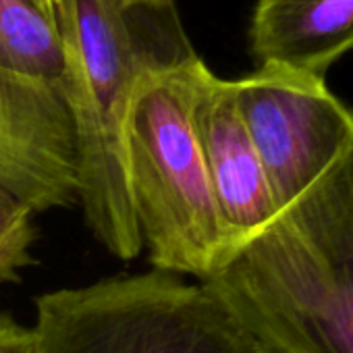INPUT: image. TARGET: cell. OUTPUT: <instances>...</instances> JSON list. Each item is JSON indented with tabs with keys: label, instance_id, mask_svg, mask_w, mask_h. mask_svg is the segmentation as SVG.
<instances>
[{
	"label": "cell",
	"instance_id": "6da1fadb",
	"mask_svg": "<svg viewBox=\"0 0 353 353\" xmlns=\"http://www.w3.org/2000/svg\"><path fill=\"white\" fill-rule=\"evenodd\" d=\"M202 285L264 353H353V143Z\"/></svg>",
	"mask_w": 353,
	"mask_h": 353
},
{
	"label": "cell",
	"instance_id": "7a4b0ae2",
	"mask_svg": "<svg viewBox=\"0 0 353 353\" xmlns=\"http://www.w3.org/2000/svg\"><path fill=\"white\" fill-rule=\"evenodd\" d=\"M125 0H57L63 98L73 123L77 204L94 239L119 260L143 252L125 179V119L139 79L194 50L183 36H143Z\"/></svg>",
	"mask_w": 353,
	"mask_h": 353
},
{
	"label": "cell",
	"instance_id": "3957f363",
	"mask_svg": "<svg viewBox=\"0 0 353 353\" xmlns=\"http://www.w3.org/2000/svg\"><path fill=\"white\" fill-rule=\"evenodd\" d=\"M210 75L196 52L148 71L129 100L123 135L129 202L150 264L198 283L227 254L198 133Z\"/></svg>",
	"mask_w": 353,
	"mask_h": 353
},
{
	"label": "cell",
	"instance_id": "277c9868",
	"mask_svg": "<svg viewBox=\"0 0 353 353\" xmlns=\"http://www.w3.org/2000/svg\"><path fill=\"white\" fill-rule=\"evenodd\" d=\"M34 353H264L202 285L152 270L36 299Z\"/></svg>",
	"mask_w": 353,
	"mask_h": 353
},
{
	"label": "cell",
	"instance_id": "5b68a950",
	"mask_svg": "<svg viewBox=\"0 0 353 353\" xmlns=\"http://www.w3.org/2000/svg\"><path fill=\"white\" fill-rule=\"evenodd\" d=\"M233 88L281 212L351 148L353 110L324 77L276 65H260Z\"/></svg>",
	"mask_w": 353,
	"mask_h": 353
},
{
	"label": "cell",
	"instance_id": "8992f818",
	"mask_svg": "<svg viewBox=\"0 0 353 353\" xmlns=\"http://www.w3.org/2000/svg\"><path fill=\"white\" fill-rule=\"evenodd\" d=\"M0 185L36 212L77 204L73 123L61 88L0 67Z\"/></svg>",
	"mask_w": 353,
	"mask_h": 353
},
{
	"label": "cell",
	"instance_id": "52a82bcc",
	"mask_svg": "<svg viewBox=\"0 0 353 353\" xmlns=\"http://www.w3.org/2000/svg\"><path fill=\"white\" fill-rule=\"evenodd\" d=\"M198 133L229 252L279 214L264 166L237 108L233 79L214 73L208 77L198 106Z\"/></svg>",
	"mask_w": 353,
	"mask_h": 353
},
{
	"label": "cell",
	"instance_id": "ba28073f",
	"mask_svg": "<svg viewBox=\"0 0 353 353\" xmlns=\"http://www.w3.org/2000/svg\"><path fill=\"white\" fill-rule=\"evenodd\" d=\"M250 48L258 67L324 77L353 50V0H256Z\"/></svg>",
	"mask_w": 353,
	"mask_h": 353
},
{
	"label": "cell",
	"instance_id": "9c48e42d",
	"mask_svg": "<svg viewBox=\"0 0 353 353\" xmlns=\"http://www.w3.org/2000/svg\"><path fill=\"white\" fill-rule=\"evenodd\" d=\"M0 67L63 85L65 57L57 26L32 0H0Z\"/></svg>",
	"mask_w": 353,
	"mask_h": 353
},
{
	"label": "cell",
	"instance_id": "30bf717a",
	"mask_svg": "<svg viewBox=\"0 0 353 353\" xmlns=\"http://www.w3.org/2000/svg\"><path fill=\"white\" fill-rule=\"evenodd\" d=\"M36 214L28 202L0 185V287L19 283L21 272L36 262Z\"/></svg>",
	"mask_w": 353,
	"mask_h": 353
},
{
	"label": "cell",
	"instance_id": "8fae6325",
	"mask_svg": "<svg viewBox=\"0 0 353 353\" xmlns=\"http://www.w3.org/2000/svg\"><path fill=\"white\" fill-rule=\"evenodd\" d=\"M0 353H34L32 328L7 312H0Z\"/></svg>",
	"mask_w": 353,
	"mask_h": 353
},
{
	"label": "cell",
	"instance_id": "7c38bea8",
	"mask_svg": "<svg viewBox=\"0 0 353 353\" xmlns=\"http://www.w3.org/2000/svg\"><path fill=\"white\" fill-rule=\"evenodd\" d=\"M127 7H137V9H154V7H166L170 0H125Z\"/></svg>",
	"mask_w": 353,
	"mask_h": 353
},
{
	"label": "cell",
	"instance_id": "4fadbf2b",
	"mask_svg": "<svg viewBox=\"0 0 353 353\" xmlns=\"http://www.w3.org/2000/svg\"><path fill=\"white\" fill-rule=\"evenodd\" d=\"M32 3L57 26V21H54V13H57V0H32Z\"/></svg>",
	"mask_w": 353,
	"mask_h": 353
}]
</instances>
